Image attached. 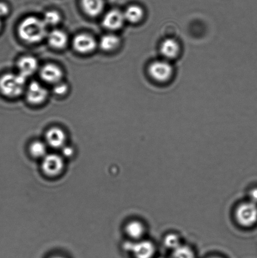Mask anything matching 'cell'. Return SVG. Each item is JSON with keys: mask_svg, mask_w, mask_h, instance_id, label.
Here are the masks:
<instances>
[{"mask_svg": "<svg viewBox=\"0 0 257 258\" xmlns=\"http://www.w3.org/2000/svg\"><path fill=\"white\" fill-rule=\"evenodd\" d=\"M48 144L53 148H60L64 146L65 141L64 132L58 127L50 128L46 134Z\"/></svg>", "mask_w": 257, "mask_h": 258, "instance_id": "cell-13", "label": "cell"}, {"mask_svg": "<svg viewBox=\"0 0 257 258\" xmlns=\"http://www.w3.org/2000/svg\"><path fill=\"white\" fill-rule=\"evenodd\" d=\"M44 22L46 25H54L59 24L60 21V15L59 13L54 10L46 12L44 15Z\"/></svg>", "mask_w": 257, "mask_h": 258, "instance_id": "cell-21", "label": "cell"}, {"mask_svg": "<svg viewBox=\"0 0 257 258\" xmlns=\"http://www.w3.org/2000/svg\"><path fill=\"white\" fill-rule=\"evenodd\" d=\"M48 96V92L45 87L37 82H33L27 90V98L32 104H40L44 102Z\"/></svg>", "mask_w": 257, "mask_h": 258, "instance_id": "cell-7", "label": "cell"}, {"mask_svg": "<svg viewBox=\"0 0 257 258\" xmlns=\"http://www.w3.org/2000/svg\"><path fill=\"white\" fill-rule=\"evenodd\" d=\"M9 13V8L4 3H0V19L7 16Z\"/></svg>", "mask_w": 257, "mask_h": 258, "instance_id": "cell-24", "label": "cell"}, {"mask_svg": "<svg viewBox=\"0 0 257 258\" xmlns=\"http://www.w3.org/2000/svg\"><path fill=\"white\" fill-rule=\"evenodd\" d=\"M250 198L251 202L256 204H257V188L251 189L250 192Z\"/></svg>", "mask_w": 257, "mask_h": 258, "instance_id": "cell-25", "label": "cell"}, {"mask_svg": "<svg viewBox=\"0 0 257 258\" xmlns=\"http://www.w3.org/2000/svg\"><path fill=\"white\" fill-rule=\"evenodd\" d=\"M160 51L164 59L170 61L180 55L181 45L175 39L167 38L161 43Z\"/></svg>", "mask_w": 257, "mask_h": 258, "instance_id": "cell-8", "label": "cell"}, {"mask_svg": "<svg viewBox=\"0 0 257 258\" xmlns=\"http://www.w3.org/2000/svg\"><path fill=\"white\" fill-rule=\"evenodd\" d=\"M73 153V151L71 148H64V150H63V154H64L65 156H70L72 155Z\"/></svg>", "mask_w": 257, "mask_h": 258, "instance_id": "cell-26", "label": "cell"}, {"mask_svg": "<svg viewBox=\"0 0 257 258\" xmlns=\"http://www.w3.org/2000/svg\"><path fill=\"white\" fill-rule=\"evenodd\" d=\"M123 14L125 20L132 24H137L143 19L145 12L139 5H133L128 7Z\"/></svg>", "mask_w": 257, "mask_h": 258, "instance_id": "cell-16", "label": "cell"}, {"mask_svg": "<svg viewBox=\"0 0 257 258\" xmlns=\"http://www.w3.org/2000/svg\"><path fill=\"white\" fill-rule=\"evenodd\" d=\"M126 232L131 238L139 239L142 238L145 233V228L143 225L138 221L129 222L126 226Z\"/></svg>", "mask_w": 257, "mask_h": 258, "instance_id": "cell-17", "label": "cell"}, {"mask_svg": "<svg viewBox=\"0 0 257 258\" xmlns=\"http://www.w3.org/2000/svg\"><path fill=\"white\" fill-rule=\"evenodd\" d=\"M40 77L44 82L55 85L61 81L63 73L56 65L47 64L40 71Z\"/></svg>", "mask_w": 257, "mask_h": 258, "instance_id": "cell-11", "label": "cell"}, {"mask_svg": "<svg viewBox=\"0 0 257 258\" xmlns=\"http://www.w3.org/2000/svg\"><path fill=\"white\" fill-rule=\"evenodd\" d=\"M164 244L168 249H174L180 246L181 244L180 237L175 234H168L164 239Z\"/></svg>", "mask_w": 257, "mask_h": 258, "instance_id": "cell-22", "label": "cell"}, {"mask_svg": "<svg viewBox=\"0 0 257 258\" xmlns=\"http://www.w3.org/2000/svg\"><path fill=\"white\" fill-rule=\"evenodd\" d=\"M30 152L35 158H44L47 156L46 146L41 141H35L30 146Z\"/></svg>", "mask_w": 257, "mask_h": 258, "instance_id": "cell-20", "label": "cell"}, {"mask_svg": "<svg viewBox=\"0 0 257 258\" xmlns=\"http://www.w3.org/2000/svg\"><path fill=\"white\" fill-rule=\"evenodd\" d=\"M64 161L57 154H49L43 159V171L47 175L54 177L59 175L64 169Z\"/></svg>", "mask_w": 257, "mask_h": 258, "instance_id": "cell-6", "label": "cell"}, {"mask_svg": "<svg viewBox=\"0 0 257 258\" xmlns=\"http://www.w3.org/2000/svg\"><path fill=\"white\" fill-rule=\"evenodd\" d=\"M19 34L25 41L39 42L47 35V25L44 20L34 17H27L20 24Z\"/></svg>", "mask_w": 257, "mask_h": 258, "instance_id": "cell-1", "label": "cell"}, {"mask_svg": "<svg viewBox=\"0 0 257 258\" xmlns=\"http://www.w3.org/2000/svg\"><path fill=\"white\" fill-rule=\"evenodd\" d=\"M68 87L67 85H65V83L59 82L55 84L53 91H54V92L56 95H62L66 93Z\"/></svg>", "mask_w": 257, "mask_h": 258, "instance_id": "cell-23", "label": "cell"}, {"mask_svg": "<svg viewBox=\"0 0 257 258\" xmlns=\"http://www.w3.org/2000/svg\"><path fill=\"white\" fill-rule=\"evenodd\" d=\"M210 258H221V257H210Z\"/></svg>", "mask_w": 257, "mask_h": 258, "instance_id": "cell-29", "label": "cell"}, {"mask_svg": "<svg viewBox=\"0 0 257 258\" xmlns=\"http://www.w3.org/2000/svg\"><path fill=\"white\" fill-rule=\"evenodd\" d=\"M125 247L132 252L135 258H152L155 253L154 244L149 241L127 242Z\"/></svg>", "mask_w": 257, "mask_h": 258, "instance_id": "cell-5", "label": "cell"}, {"mask_svg": "<svg viewBox=\"0 0 257 258\" xmlns=\"http://www.w3.org/2000/svg\"><path fill=\"white\" fill-rule=\"evenodd\" d=\"M82 6L85 14L91 17L98 16L103 12L104 0H82Z\"/></svg>", "mask_w": 257, "mask_h": 258, "instance_id": "cell-15", "label": "cell"}, {"mask_svg": "<svg viewBox=\"0 0 257 258\" xmlns=\"http://www.w3.org/2000/svg\"><path fill=\"white\" fill-rule=\"evenodd\" d=\"M236 219L240 226L250 227L257 222V206L253 202L241 204L236 209Z\"/></svg>", "mask_w": 257, "mask_h": 258, "instance_id": "cell-4", "label": "cell"}, {"mask_svg": "<svg viewBox=\"0 0 257 258\" xmlns=\"http://www.w3.org/2000/svg\"><path fill=\"white\" fill-rule=\"evenodd\" d=\"M73 46L77 52L89 53L92 52L97 47V42L94 38L88 34L77 35L73 40Z\"/></svg>", "mask_w": 257, "mask_h": 258, "instance_id": "cell-9", "label": "cell"}, {"mask_svg": "<svg viewBox=\"0 0 257 258\" xmlns=\"http://www.w3.org/2000/svg\"><path fill=\"white\" fill-rule=\"evenodd\" d=\"M26 78L18 74H5L0 78V92L9 97H17L25 90Z\"/></svg>", "mask_w": 257, "mask_h": 258, "instance_id": "cell-2", "label": "cell"}, {"mask_svg": "<svg viewBox=\"0 0 257 258\" xmlns=\"http://www.w3.org/2000/svg\"><path fill=\"white\" fill-rule=\"evenodd\" d=\"M1 28H2V21H1V19H0V29H1Z\"/></svg>", "mask_w": 257, "mask_h": 258, "instance_id": "cell-27", "label": "cell"}, {"mask_svg": "<svg viewBox=\"0 0 257 258\" xmlns=\"http://www.w3.org/2000/svg\"><path fill=\"white\" fill-rule=\"evenodd\" d=\"M120 39L117 35L113 34H107L103 36L100 40V47L105 51L117 49L120 44Z\"/></svg>", "mask_w": 257, "mask_h": 258, "instance_id": "cell-18", "label": "cell"}, {"mask_svg": "<svg viewBox=\"0 0 257 258\" xmlns=\"http://www.w3.org/2000/svg\"><path fill=\"white\" fill-rule=\"evenodd\" d=\"M170 258H196V256L190 247L182 244L173 250Z\"/></svg>", "mask_w": 257, "mask_h": 258, "instance_id": "cell-19", "label": "cell"}, {"mask_svg": "<svg viewBox=\"0 0 257 258\" xmlns=\"http://www.w3.org/2000/svg\"><path fill=\"white\" fill-rule=\"evenodd\" d=\"M175 70L169 60H157L151 63L148 67V74L153 81L158 83H165L171 80Z\"/></svg>", "mask_w": 257, "mask_h": 258, "instance_id": "cell-3", "label": "cell"}, {"mask_svg": "<svg viewBox=\"0 0 257 258\" xmlns=\"http://www.w3.org/2000/svg\"><path fill=\"white\" fill-rule=\"evenodd\" d=\"M125 21L124 14L119 10H113L105 15L103 24L108 29L116 30L121 29Z\"/></svg>", "mask_w": 257, "mask_h": 258, "instance_id": "cell-10", "label": "cell"}, {"mask_svg": "<svg viewBox=\"0 0 257 258\" xmlns=\"http://www.w3.org/2000/svg\"><path fill=\"white\" fill-rule=\"evenodd\" d=\"M68 38L65 32L60 30H54L48 35V42L50 46L60 49L66 45Z\"/></svg>", "mask_w": 257, "mask_h": 258, "instance_id": "cell-14", "label": "cell"}, {"mask_svg": "<svg viewBox=\"0 0 257 258\" xmlns=\"http://www.w3.org/2000/svg\"><path fill=\"white\" fill-rule=\"evenodd\" d=\"M38 68L39 64L37 60L30 55L22 57L18 62L19 74L26 78L34 74Z\"/></svg>", "mask_w": 257, "mask_h": 258, "instance_id": "cell-12", "label": "cell"}, {"mask_svg": "<svg viewBox=\"0 0 257 258\" xmlns=\"http://www.w3.org/2000/svg\"><path fill=\"white\" fill-rule=\"evenodd\" d=\"M159 258H163V257H159Z\"/></svg>", "mask_w": 257, "mask_h": 258, "instance_id": "cell-30", "label": "cell"}, {"mask_svg": "<svg viewBox=\"0 0 257 258\" xmlns=\"http://www.w3.org/2000/svg\"><path fill=\"white\" fill-rule=\"evenodd\" d=\"M52 258H64V257H60V256H55V257H52Z\"/></svg>", "mask_w": 257, "mask_h": 258, "instance_id": "cell-28", "label": "cell"}]
</instances>
